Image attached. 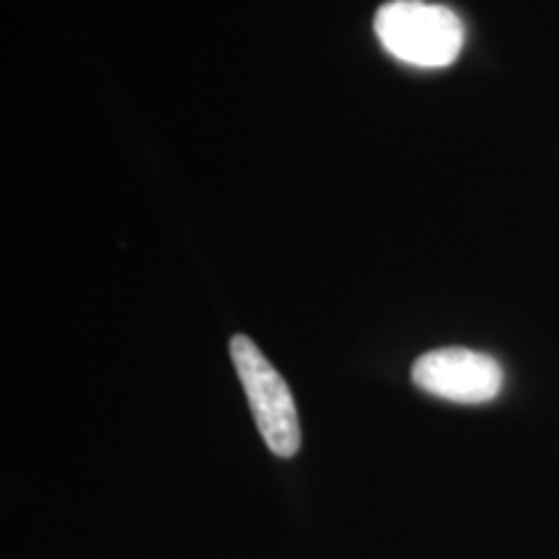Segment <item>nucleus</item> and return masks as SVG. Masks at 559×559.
Listing matches in <instances>:
<instances>
[{
  "instance_id": "obj_1",
  "label": "nucleus",
  "mask_w": 559,
  "mask_h": 559,
  "mask_svg": "<svg viewBox=\"0 0 559 559\" xmlns=\"http://www.w3.org/2000/svg\"><path fill=\"white\" fill-rule=\"evenodd\" d=\"M376 34L396 60L445 68L464 47V24L451 9L425 0H394L376 13Z\"/></svg>"
},
{
  "instance_id": "obj_2",
  "label": "nucleus",
  "mask_w": 559,
  "mask_h": 559,
  "mask_svg": "<svg viewBox=\"0 0 559 559\" xmlns=\"http://www.w3.org/2000/svg\"><path fill=\"white\" fill-rule=\"evenodd\" d=\"M230 360L247 391L251 415L264 443L280 459L296 456L300 449V423L288 383L247 334L230 337Z\"/></svg>"
},
{
  "instance_id": "obj_3",
  "label": "nucleus",
  "mask_w": 559,
  "mask_h": 559,
  "mask_svg": "<svg viewBox=\"0 0 559 559\" xmlns=\"http://www.w3.org/2000/svg\"><path fill=\"white\" fill-rule=\"evenodd\" d=\"M412 381L438 400L485 404L500 394L506 376L492 355L466 347H440L419 355L412 366Z\"/></svg>"
}]
</instances>
